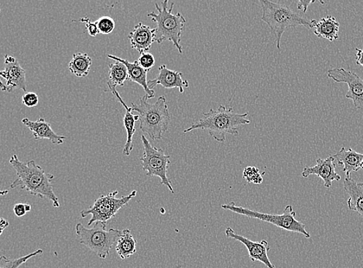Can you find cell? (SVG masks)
Listing matches in <instances>:
<instances>
[{
  "instance_id": "cell-3",
  "label": "cell",
  "mask_w": 363,
  "mask_h": 268,
  "mask_svg": "<svg viewBox=\"0 0 363 268\" xmlns=\"http://www.w3.org/2000/svg\"><path fill=\"white\" fill-rule=\"evenodd\" d=\"M146 95L140 98L139 103H132V111L139 116V130L150 138L162 139L164 133L168 130L170 114L166 98L159 97L155 103H148Z\"/></svg>"
},
{
  "instance_id": "cell-16",
  "label": "cell",
  "mask_w": 363,
  "mask_h": 268,
  "mask_svg": "<svg viewBox=\"0 0 363 268\" xmlns=\"http://www.w3.org/2000/svg\"><path fill=\"white\" fill-rule=\"evenodd\" d=\"M107 56L114 61H119L124 63L127 70H128L129 81L137 83V84L141 86L144 88L146 96H148L149 99L155 97V92L149 88L148 81V79H146L148 73L150 71H148V70H145L140 66L138 61L130 62L129 61L120 59V57L111 54H108Z\"/></svg>"
},
{
  "instance_id": "cell-12",
  "label": "cell",
  "mask_w": 363,
  "mask_h": 268,
  "mask_svg": "<svg viewBox=\"0 0 363 268\" xmlns=\"http://www.w3.org/2000/svg\"><path fill=\"white\" fill-rule=\"evenodd\" d=\"M226 236L228 238H231L240 242L246 247L249 256L254 261H259L268 268H275L268 257V252L271 250V246L265 240L259 242L252 241L244 236L235 233L231 227H227L226 229Z\"/></svg>"
},
{
  "instance_id": "cell-10",
  "label": "cell",
  "mask_w": 363,
  "mask_h": 268,
  "mask_svg": "<svg viewBox=\"0 0 363 268\" xmlns=\"http://www.w3.org/2000/svg\"><path fill=\"white\" fill-rule=\"evenodd\" d=\"M327 75L335 82L345 83L349 87L346 97L353 101L355 108L363 111V79L344 68L330 69Z\"/></svg>"
},
{
  "instance_id": "cell-11",
  "label": "cell",
  "mask_w": 363,
  "mask_h": 268,
  "mask_svg": "<svg viewBox=\"0 0 363 268\" xmlns=\"http://www.w3.org/2000/svg\"><path fill=\"white\" fill-rule=\"evenodd\" d=\"M4 59L5 69L0 73V76L6 81V85L1 81L2 90L11 93L16 89H21L26 92V72L21 67V63L15 57L8 54L5 55Z\"/></svg>"
},
{
  "instance_id": "cell-23",
  "label": "cell",
  "mask_w": 363,
  "mask_h": 268,
  "mask_svg": "<svg viewBox=\"0 0 363 268\" xmlns=\"http://www.w3.org/2000/svg\"><path fill=\"white\" fill-rule=\"evenodd\" d=\"M92 60L88 54L76 53L68 63L70 72L79 78H85L90 72Z\"/></svg>"
},
{
  "instance_id": "cell-2",
  "label": "cell",
  "mask_w": 363,
  "mask_h": 268,
  "mask_svg": "<svg viewBox=\"0 0 363 268\" xmlns=\"http://www.w3.org/2000/svg\"><path fill=\"white\" fill-rule=\"evenodd\" d=\"M249 113L238 114L235 112L232 107H226L220 105L217 110H210L203 114V118L194 123L184 133L194 130H207L215 141L225 143L227 134L238 136L239 132L237 127L251 123L248 119Z\"/></svg>"
},
{
  "instance_id": "cell-14",
  "label": "cell",
  "mask_w": 363,
  "mask_h": 268,
  "mask_svg": "<svg viewBox=\"0 0 363 268\" xmlns=\"http://www.w3.org/2000/svg\"><path fill=\"white\" fill-rule=\"evenodd\" d=\"M159 74L155 79L148 81L149 88H153L157 85H161L164 88H178L181 94L184 93V87H189V83L186 80H183V74L168 68L165 65L159 68Z\"/></svg>"
},
{
  "instance_id": "cell-32",
  "label": "cell",
  "mask_w": 363,
  "mask_h": 268,
  "mask_svg": "<svg viewBox=\"0 0 363 268\" xmlns=\"http://www.w3.org/2000/svg\"><path fill=\"white\" fill-rule=\"evenodd\" d=\"M315 1H306V0H300L297 3V9L299 10H302L304 12H306L308 6L311 3H315Z\"/></svg>"
},
{
  "instance_id": "cell-20",
  "label": "cell",
  "mask_w": 363,
  "mask_h": 268,
  "mask_svg": "<svg viewBox=\"0 0 363 268\" xmlns=\"http://www.w3.org/2000/svg\"><path fill=\"white\" fill-rule=\"evenodd\" d=\"M336 164L342 165V170L350 177L353 172H358L360 169V164L363 159V154L354 151L353 149L346 150L342 147L340 151L333 156Z\"/></svg>"
},
{
  "instance_id": "cell-6",
  "label": "cell",
  "mask_w": 363,
  "mask_h": 268,
  "mask_svg": "<svg viewBox=\"0 0 363 268\" xmlns=\"http://www.w3.org/2000/svg\"><path fill=\"white\" fill-rule=\"evenodd\" d=\"M80 244L86 246L97 256L106 260L110 254L111 249L117 245L122 231L117 229H106V226L99 222L95 223L92 228H87L82 223L75 226Z\"/></svg>"
},
{
  "instance_id": "cell-33",
  "label": "cell",
  "mask_w": 363,
  "mask_h": 268,
  "mask_svg": "<svg viewBox=\"0 0 363 268\" xmlns=\"http://www.w3.org/2000/svg\"><path fill=\"white\" fill-rule=\"evenodd\" d=\"M356 51H357V54L355 55L356 63H357L358 65L363 67V49L356 48Z\"/></svg>"
},
{
  "instance_id": "cell-1",
  "label": "cell",
  "mask_w": 363,
  "mask_h": 268,
  "mask_svg": "<svg viewBox=\"0 0 363 268\" xmlns=\"http://www.w3.org/2000/svg\"><path fill=\"white\" fill-rule=\"evenodd\" d=\"M10 164L17 176V180L10 185L11 189L26 190L31 195L52 201L55 207H60L59 198L53 190L54 175L47 174L35 161L23 163L17 155L11 156Z\"/></svg>"
},
{
  "instance_id": "cell-5",
  "label": "cell",
  "mask_w": 363,
  "mask_h": 268,
  "mask_svg": "<svg viewBox=\"0 0 363 268\" xmlns=\"http://www.w3.org/2000/svg\"><path fill=\"white\" fill-rule=\"evenodd\" d=\"M175 3H172L168 9V0H164L161 3V8L155 3L157 14L155 12H150L148 17L151 18L153 22L157 24L155 42L162 43L169 41L173 43L178 52L182 54V34L186 28L187 21L181 12H177L176 14L172 12Z\"/></svg>"
},
{
  "instance_id": "cell-26",
  "label": "cell",
  "mask_w": 363,
  "mask_h": 268,
  "mask_svg": "<svg viewBox=\"0 0 363 268\" xmlns=\"http://www.w3.org/2000/svg\"><path fill=\"white\" fill-rule=\"evenodd\" d=\"M95 22L98 25L99 34L104 35L112 33L115 27H116L113 19L108 16L101 17Z\"/></svg>"
},
{
  "instance_id": "cell-30",
  "label": "cell",
  "mask_w": 363,
  "mask_h": 268,
  "mask_svg": "<svg viewBox=\"0 0 363 268\" xmlns=\"http://www.w3.org/2000/svg\"><path fill=\"white\" fill-rule=\"evenodd\" d=\"M22 102L23 105L28 107H35L39 103V97L35 92H27L23 95Z\"/></svg>"
},
{
  "instance_id": "cell-15",
  "label": "cell",
  "mask_w": 363,
  "mask_h": 268,
  "mask_svg": "<svg viewBox=\"0 0 363 268\" xmlns=\"http://www.w3.org/2000/svg\"><path fill=\"white\" fill-rule=\"evenodd\" d=\"M131 48L143 54L150 50L155 42L156 28H151L148 25L139 23L128 35Z\"/></svg>"
},
{
  "instance_id": "cell-28",
  "label": "cell",
  "mask_w": 363,
  "mask_h": 268,
  "mask_svg": "<svg viewBox=\"0 0 363 268\" xmlns=\"http://www.w3.org/2000/svg\"><path fill=\"white\" fill-rule=\"evenodd\" d=\"M138 62L140 66L145 70H148V71H150L156 63L155 56L148 52L141 54L139 57Z\"/></svg>"
},
{
  "instance_id": "cell-27",
  "label": "cell",
  "mask_w": 363,
  "mask_h": 268,
  "mask_svg": "<svg viewBox=\"0 0 363 268\" xmlns=\"http://www.w3.org/2000/svg\"><path fill=\"white\" fill-rule=\"evenodd\" d=\"M243 177L248 183L259 185L263 183V176L259 174L257 167H247L244 171Z\"/></svg>"
},
{
  "instance_id": "cell-17",
  "label": "cell",
  "mask_w": 363,
  "mask_h": 268,
  "mask_svg": "<svg viewBox=\"0 0 363 268\" xmlns=\"http://www.w3.org/2000/svg\"><path fill=\"white\" fill-rule=\"evenodd\" d=\"M22 123L33 133L36 140L48 139L55 145H61L67 139L66 136L57 135L52 126L43 118H40L35 122L25 118L22 119Z\"/></svg>"
},
{
  "instance_id": "cell-19",
  "label": "cell",
  "mask_w": 363,
  "mask_h": 268,
  "mask_svg": "<svg viewBox=\"0 0 363 268\" xmlns=\"http://www.w3.org/2000/svg\"><path fill=\"white\" fill-rule=\"evenodd\" d=\"M343 185L344 189L349 195V209L357 213L363 218V183H356L351 177H347Z\"/></svg>"
},
{
  "instance_id": "cell-18",
  "label": "cell",
  "mask_w": 363,
  "mask_h": 268,
  "mask_svg": "<svg viewBox=\"0 0 363 268\" xmlns=\"http://www.w3.org/2000/svg\"><path fill=\"white\" fill-rule=\"evenodd\" d=\"M106 92H111L125 108L126 113L124 118V125L127 133V138L126 143L124 147L123 154L129 156L133 150V139L136 132L135 123L137 121L139 120V114H133L132 113V107L126 104V102L121 98L117 89H111V90Z\"/></svg>"
},
{
  "instance_id": "cell-4",
  "label": "cell",
  "mask_w": 363,
  "mask_h": 268,
  "mask_svg": "<svg viewBox=\"0 0 363 268\" xmlns=\"http://www.w3.org/2000/svg\"><path fill=\"white\" fill-rule=\"evenodd\" d=\"M262 8L261 20L268 25L275 37L276 45L280 50V43L286 30L295 28L299 25L308 29H313L312 21L301 14L293 11L289 6L278 3L260 0Z\"/></svg>"
},
{
  "instance_id": "cell-21",
  "label": "cell",
  "mask_w": 363,
  "mask_h": 268,
  "mask_svg": "<svg viewBox=\"0 0 363 268\" xmlns=\"http://www.w3.org/2000/svg\"><path fill=\"white\" fill-rule=\"evenodd\" d=\"M313 25L314 34L320 38H324L331 42L339 39L340 24L332 16L322 18L320 21L311 20Z\"/></svg>"
},
{
  "instance_id": "cell-13",
  "label": "cell",
  "mask_w": 363,
  "mask_h": 268,
  "mask_svg": "<svg viewBox=\"0 0 363 268\" xmlns=\"http://www.w3.org/2000/svg\"><path fill=\"white\" fill-rule=\"evenodd\" d=\"M336 163L333 156L326 159L317 158L315 167H305L302 171V176L308 178L311 175H315L322 178L324 187L330 188L333 181H341V176L337 174L335 170Z\"/></svg>"
},
{
  "instance_id": "cell-25",
  "label": "cell",
  "mask_w": 363,
  "mask_h": 268,
  "mask_svg": "<svg viewBox=\"0 0 363 268\" xmlns=\"http://www.w3.org/2000/svg\"><path fill=\"white\" fill-rule=\"evenodd\" d=\"M43 250L39 249L35 252H32L26 256L19 258L17 259H9L5 256L0 258V268H19L22 265L28 262V261L32 258L43 254Z\"/></svg>"
},
{
  "instance_id": "cell-9",
  "label": "cell",
  "mask_w": 363,
  "mask_h": 268,
  "mask_svg": "<svg viewBox=\"0 0 363 268\" xmlns=\"http://www.w3.org/2000/svg\"><path fill=\"white\" fill-rule=\"evenodd\" d=\"M144 155L140 158L142 169L149 177L157 176L161 178V184L167 187L172 194L175 189L168 176L170 157L165 154L162 149L153 146L145 136H141Z\"/></svg>"
},
{
  "instance_id": "cell-22",
  "label": "cell",
  "mask_w": 363,
  "mask_h": 268,
  "mask_svg": "<svg viewBox=\"0 0 363 268\" xmlns=\"http://www.w3.org/2000/svg\"><path fill=\"white\" fill-rule=\"evenodd\" d=\"M137 241L133 238L129 229H124L116 245V251L122 260H126L135 254Z\"/></svg>"
},
{
  "instance_id": "cell-35",
  "label": "cell",
  "mask_w": 363,
  "mask_h": 268,
  "mask_svg": "<svg viewBox=\"0 0 363 268\" xmlns=\"http://www.w3.org/2000/svg\"><path fill=\"white\" fill-rule=\"evenodd\" d=\"M360 169H363V159H362V163L360 164Z\"/></svg>"
},
{
  "instance_id": "cell-34",
  "label": "cell",
  "mask_w": 363,
  "mask_h": 268,
  "mask_svg": "<svg viewBox=\"0 0 363 268\" xmlns=\"http://www.w3.org/2000/svg\"><path fill=\"white\" fill-rule=\"evenodd\" d=\"M9 226V222L8 220L1 218V223H0V228H1V234L4 231V229Z\"/></svg>"
},
{
  "instance_id": "cell-8",
  "label": "cell",
  "mask_w": 363,
  "mask_h": 268,
  "mask_svg": "<svg viewBox=\"0 0 363 268\" xmlns=\"http://www.w3.org/2000/svg\"><path fill=\"white\" fill-rule=\"evenodd\" d=\"M119 191H113L106 195L101 196L95 201L93 205L87 209L81 210L80 215L82 218L91 215L88 226H91L94 223L99 222L105 226L107 223L114 218L119 210L128 205V203L137 195V191L133 190L126 196L117 198Z\"/></svg>"
},
{
  "instance_id": "cell-29",
  "label": "cell",
  "mask_w": 363,
  "mask_h": 268,
  "mask_svg": "<svg viewBox=\"0 0 363 268\" xmlns=\"http://www.w3.org/2000/svg\"><path fill=\"white\" fill-rule=\"evenodd\" d=\"M72 22H81L86 24V28L88 33L92 37H97L99 34V30L97 22H92L90 19L88 17L80 18L79 21H73Z\"/></svg>"
},
{
  "instance_id": "cell-24",
  "label": "cell",
  "mask_w": 363,
  "mask_h": 268,
  "mask_svg": "<svg viewBox=\"0 0 363 268\" xmlns=\"http://www.w3.org/2000/svg\"><path fill=\"white\" fill-rule=\"evenodd\" d=\"M109 81L107 82L109 90L117 89V87H123L125 81L129 80L128 70L124 63L115 61L109 65Z\"/></svg>"
},
{
  "instance_id": "cell-7",
  "label": "cell",
  "mask_w": 363,
  "mask_h": 268,
  "mask_svg": "<svg viewBox=\"0 0 363 268\" xmlns=\"http://www.w3.org/2000/svg\"><path fill=\"white\" fill-rule=\"evenodd\" d=\"M221 207L235 214L247 216V218L271 223L286 231L301 234L307 239L311 238V234L306 231V227L304 223L296 220V212L293 209L291 205L286 206L282 214H266L254 212V210L243 207H238L233 202L224 204Z\"/></svg>"
},
{
  "instance_id": "cell-31",
  "label": "cell",
  "mask_w": 363,
  "mask_h": 268,
  "mask_svg": "<svg viewBox=\"0 0 363 268\" xmlns=\"http://www.w3.org/2000/svg\"><path fill=\"white\" fill-rule=\"evenodd\" d=\"M30 212L31 205L28 203H17L14 207V212L17 218H22Z\"/></svg>"
}]
</instances>
